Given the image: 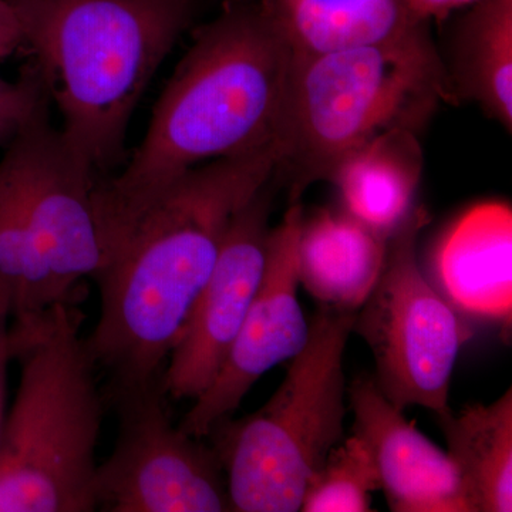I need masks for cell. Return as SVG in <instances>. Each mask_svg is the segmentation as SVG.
I'll use <instances>...</instances> for the list:
<instances>
[{
	"label": "cell",
	"mask_w": 512,
	"mask_h": 512,
	"mask_svg": "<svg viewBox=\"0 0 512 512\" xmlns=\"http://www.w3.org/2000/svg\"><path fill=\"white\" fill-rule=\"evenodd\" d=\"M292 64V46L265 0H225L192 33L140 146L119 174L97 178L100 247L198 165L268 148H279L284 160Z\"/></svg>",
	"instance_id": "6da1fadb"
},
{
	"label": "cell",
	"mask_w": 512,
	"mask_h": 512,
	"mask_svg": "<svg viewBox=\"0 0 512 512\" xmlns=\"http://www.w3.org/2000/svg\"><path fill=\"white\" fill-rule=\"evenodd\" d=\"M281 163L268 148L198 165L101 249L100 315L86 343L111 386L163 377L235 215Z\"/></svg>",
	"instance_id": "7a4b0ae2"
},
{
	"label": "cell",
	"mask_w": 512,
	"mask_h": 512,
	"mask_svg": "<svg viewBox=\"0 0 512 512\" xmlns=\"http://www.w3.org/2000/svg\"><path fill=\"white\" fill-rule=\"evenodd\" d=\"M60 131L97 178L126 164L134 111L194 25L200 0H6Z\"/></svg>",
	"instance_id": "3957f363"
},
{
	"label": "cell",
	"mask_w": 512,
	"mask_h": 512,
	"mask_svg": "<svg viewBox=\"0 0 512 512\" xmlns=\"http://www.w3.org/2000/svg\"><path fill=\"white\" fill-rule=\"evenodd\" d=\"M59 302L10 319L19 386L0 433V512L96 511L104 394L82 332Z\"/></svg>",
	"instance_id": "277c9868"
},
{
	"label": "cell",
	"mask_w": 512,
	"mask_h": 512,
	"mask_svg": "<svg viewBox=\"0 0 512 512\" xmlns=\"http://www.w3.org/2000/svg\"><path fill=\"white\" fill-rule=\"evenodd\" d=\"M454 97L426 25L377 45L293 53L281 163L292 168V202L373 138L417 134Z\"/></svg>",
	"instance_id": "5b68a950"
},
{
	"label": "cell",
	"mask_w": 512,
	"mask_h": 512,
	"mask_svg": "<svg viewBox=\"0 0 512 512\" xmlns=\"http://www.w3.org/2000/svg\"><path fill=\"white\" fill-rule=\"evenodd\" d=\"M356 312L319 305L305 348L258 412L218 421L205 439L220 458L231 510L301 511L309 478L343 437V355Z\"/></svg>",
	"instance_id": "8992f818"
},
{
	"label": "cell",
	"mask_w": 512,
	"mask_h": 512,
	"mask_svg": "<svg viewBox=\"0 0 512 512\" xmlns=\"http://www.w3.org/2000/svg\"><path fill=\"white\" fill-rule=\"evenodd\" d=\"M429 221L416 205L389 238L382 274L356 312L353 332L372 350L377 386L394 407L439 414L448 409L454 366L473 329L417 262V239Z\"/></svg>",
	"instance_id": "52a82bcc"
},
{
	"label": "cell",
	"mask_w": 512,
	"mask_h": 512,
	"mask_svg": "<svg viewBox=\"0 0 512 512\" xmlns=\"http://www.w3.org/2000/svg\"><path fill=\"white\" fill-rule=\"evenodd\" d=\"M119 420L116 443L94 478L96 511H232L214 448L174 426L163 377L107 384Z\"/></svg>",
	"instance_id": "ba28073f"
},
{
	"label": "cell",
	"mask_w": 512,
	"mask_h": 512,
	"mask_svg": "<svg viewBox=\"0 0 512 512\" xmlns=\"http://www.w3.org/2000/svg\"><path fill=\"white\" fill-rule=\"evenodd\" d=\"M46 101L6 147L0 180L18 207L45 272L52 305L73 302L101 262L93 191L97 175L67 143Z\"/></svg>",
	"instance_id": "9c48e42d"
},
{
	"label": "cell",
	"mask_w": 512,
	"mask_h": 512,
	"mask_svg": "<svg viewBox=\"0 0 512 512\" xmlns=\"http://www.w3.org/2000/svg\"><path fill=\"white\" fill-rule=\"evenodd\" d=\"M272 178L235 215L210 278L188 313L164 369L168 399L195 400L211 386L247 318L265 271Z\"/></svg>",
	"instance_id": "30bf717a"
},
{
	"label": "cell",
	"mask_w": 512,
	"mask_h": 512,
	"mask_svg": "<svg viewBox=\"0 0 512 512\" xmlns=\"http://www.w3.org/2000/svg\"><path fill=\"white\" fill-rule=\"evenodd\" d=\"M302 207L292 202L271 229L261 285L211 386L194 400L180 429L204 440L218 421L241 406L252 386L269 370L298 355L309 339V323L298 301V239Z\"/></svg>",
	"instance_id": "8fae6325"
},
{
	"label": "cell",
	"mask_w": 512,
	"mask_h": 512,
	"mask_svg": "<svg viewBox=\"0 0 512 512\" xmlns=\"http://www.w3.org/2000/svg\"><path fill=\"white\" fill-rule=\"evenodd\" d=\"M353 433L375 460L380 490L393 512H476L450 456L404 419L377 386L362 376L349 389Z\"/></svg>",
	"instance_id": "7c38bea8"
},
{
	"label": "cell",
	"mask_w": 512,
	"mask_h": 512,
	"mask_svg": "<svg viewBox=\"0 0 512 512\" xmlns=\"http://www.w3.org/2000/svg\"><path fill=\"white\" fill-rule=\"evenodd\" d=\"M434 286L457 312L511 325L512 211L483 202L464 212L434 248Z\"/></svg>",
	"instance_id": "4fadbf2b"
},
{
	"label": "cell",
	"mask_w": 512,
	"mask_h": 512,
	"mask_svg": "<svg viewBox=\"0 0 512 512\" xmlns=\"http://www.w3.org/2000/svg\"><path fill=\"white\" fill-rule=\"evenodd\" d=\"M387 241L345 210L323 208L303 217L299 282L319 305L357 312L382 274Z\"/></svg>",
	"instance_id": "5bb4252c"
},
{
	"label": "cell",
	"mask_w": 512,
	"mask_h": 512,
	"mask_svg": "<svg viewBox=\"0 0 512 512\" xmlns=\"http://www.w3.org/2000/svg\"><path fill=\"white\" fill-rule=\"evenodd\" d=\"M423 164L416 133L393 130L343 158L328 181L338 188L343 210L389 239L416 207Z\"/></svg>",
	"instance_id": "9a60e30c"
},
{
	"label": "cell",
	"mask_w": 512,
	"mask_h": 512,
	"mask_svg": "<svg viewBox=\"0 0 512 512\" xmlns=\"http://www.w3.org/2000/svg\"><path fill=\"white\" fill-rule=\"evenodd\" d=\"M295 55L399 39L426 25L404 0H265Z\"/></svg>",
	"instance_id": "2e32d148"
},
{
	"label": "cell",
	"mask_w": 512,
	"mask_h": 512,
	"mask_svg": "<svg viewBox=\"0 0 512 512\" xmlns=\"http://www.w3.org/2000/svg\"><path fill=\"white\" fill-rule=\"evenodd\" d=\"M447 454L456 464L476 512L512 511V390L491 404L436 414Z\"/></svg>",
	"instance_id": "e0dca14e"
},
{
	"label": "cell",
	"mask_w": 512,
	"mask_h": 512,
	"mask_svg": "<svg viewBox=\"0 0 512 512\" xmlns=\"http://www.w3.org/2000/svg\"><path fill=\"white\" fill-rule=\"evenodd\" d=\"M450 74L456 96L512 128V0H477L458 25Z\"/></svg>",
	"instance_id": "ac0fdd59"
},
{
	"label": "cell",
	"mask_w": 512,
	"mask_h": 512,
	"mask_svg": "<svg viewBox=\"0 0 512 512\" xmlns=\"http://www.w3.org/2000/svg\"><path fill=\"white\" fill-rule=\"evenodd\" d=\"M380 490L375 460L366 441L353 434L333 447L309 478L303 512H369L372 493Z\"/></svg>",
	"instance_id": "d6986e66"
},
{
	"label": "cell",
	"mask_w": 512,
	"mask_h": 512,
	"mask_svg": "<svg viewBox=\"0 0 512 512\" xmlns=\"http://www.w3.org/2000/svg\"><path fill=\"white\" fill-rule=\"evenodd\" d=\"M50 100L42 70L30 57L18 79H0V146L8 147L43 103Z\"/></svg>",
	"instance_id": "ffe728a7"
},
{
	"label": "cell",
	"mask_w": 512,
	"mask_h": 512,
	"mask_svg": "<svg viewBox=\"0 0 512 512\" xmlns=\"http://www.w3.org/2000/svg\"><path fill=\"white\" fill-rule=\"evenodd\" d=\"M23 49V37L18 19L6 0H0V59Z\"/></svg>",
	"instance_id": "44dd1931"
},
{
	"label": "cell",
	"mask_w": 512,
	"mask_h": 512,
	"mask_svg": "<svg viewBox=\"0 0 512 512\" xmlns=\"http://www.w3.org/2000/svg\"><path fill=\"white\" fill-rule=\"evenodd\" d=\"M410 12L417 19L429 22L430 19L444 18L453 10L473 5L477 0H404Z\"/></svg>",
	"instance_id": "7402d4cb"
},
{
	"label": "cell",
	"mask_w": 512,
	"mask_h": 512,
	"mask_svg": "<svg viewBox=\"0 0 512 512\" xmlns=\"http://www.w3.org/2000/svg\"><path fill=\"white\" fill-rule=\"evenodd\" d=\"M9 322L5 316H0V433L6 419V387H8V369L12 362L10 352Z\"/></svg>",
	"instance_id": "603a6c76"
}]
</instances>
